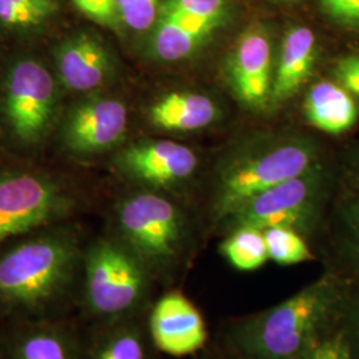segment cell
<instances>
[{
    "instance_id": "1",
    "label": "cell",
    "mask_w": 359,
    "mask_h": 359,
    "mask_svg": "<svg viewBox=\"0 0 359 359\" xmlns=\"http://www.w3.org/2000/svg\"><path fill=\"white\" fill-rule=\"evenodd\" d=\"M347 286L326 269L283 302L228 322L218 345L236 359H302L338 326Z\"/></svg>"
},
{
    "instance_id": "2",
    "label": "cell",
    "mask_w": 359,
    "mask_h": 359,
    "mask_svg": "<svg viewBox=\"0 0 359 359\" xmlns=\"http://www.w3.org/2000/svg\"><path fill=\"white\" fill-rule=\"evenodd\" d=\"M84 253L67 233H43L0 255V317L62 320L76 305Z\"/></svg>"
},
{
    "instance_id": "3",
    "label": "cell",
    "mask_w": 359,
    "mask_h": 359,
    "mask_svg": "<svg viewBox=\"0 0 359 359\" xmlns=\"http://www.w3.org/2000/svg\"><path fill=\"white\" fill-rule=\"evenodd\" d=\"M117 240L164 290L173 289L193 257V231L185 212L161 193H135L115 209Z\"/></svg>"
},
{
    "instance_id": "4",
    "label": "cell",
    "mask_w": 359,
    "mask_h": 359,
    "mask_svg": "<svg viewBox=\"0 0 359 359\" xmlns=\"http://www.w3.org/2000/svg\"><path fill=\"white\" fill-rule=\"evenodd\" d=\"M318 165L316 142L299 136H271L249 142L228 154L218 168L210 218L222 225L258 194Z\"/></svg>"
},
{
    "instance_id": "5",
    "label": "cell",
    "mask_w": 359,
    "mask_h": 359,
    "mask_svg": "<svg viewBox=\"0 0 359 359\" xmlns=\"http://www.w3.org/2000/svg\"><path fill=\"white\" fill-rule=\"evenodd\" d=\"M154 281L142 261L117 238H103L84 252L77 306L90 325L147 316Z\"/></svg>"
},
{
    "instance_id": "6",
    "label": "cell",
    "mask_w": 359,
    "mask_h": 359,
    "mask_svg": "<svg viewBox=\"0 0 359 359\" xmlns=\"http://www.w3.org/2000/svg\"><path fill=\"white\" fill-rule=\"evenodd\" d=\"M326 179L318 164L258 194L221 226L226 231L237 228H287L304 237L311 236L318 229L326 206Z\"/></svg>"
},
{
    "instance_id": "7",
    "label": "cell",
    "mask_w": 359,
    "mask_h": 359,
    "mask_svg": "<svg viewBox=\"0 0 359 359\" xmlns=\"http://www.w3.org/2000/svg\"><path fill=\"white\" fill-rule=\"evenodd\" d=\"M71 205L48 180L27 173L0 177V244L51 224Z\"/></svg>"
},
{
    "instance_id": "8",
    "label": "cell",
    "mask_w": 359,
    "mask_h": 359,
    "mask_svg": "<svg viewBox=\"0 0 359 359\" xmlns=\"http://www.w3.org/2000/svg\"><path fill=\"white\" fill-rule=\"evenodd\" d=\"M156 348L168 355H196L208 346L209 334L198 309L173 287L154 299L147 316Z\"/></svg>"
},
{
    "instance_id": "9",
    "label": "cell",
    "mask_w": 359,
    "mask_h": 359,
    "mask_svg": "<svg viewBox=\"0 0 359 359\" xmlns=\"http://www.w3.org/2000/svg\"><path fill=\"white\" fill-rule=\"evenodd\" d=\"M55 104V81L46 67L34 60L19 62L8 79L6 111L15 133L39 139L48 126Z\"/></svg>"
},
{
    "instance_id": "10",
    "label": "cell",
    "mask_w": 359,
    "mask_h": 359,
    "mask_svg": "<svg viewBox=\"0 0 359 359\" xmlns=\"http://www.w3.org/2000/svg\"><path fill=\"white\" fill-rule=\"evenodd\" d=\"M226 75L231 90L245 107L265 109L271 102L273 53L268 32L255 26L245 31L231 52Z\"/></svg>"
},
{
    "instance_id": "11",
    "label": "cell",
    "mask_w": 359,
    "mask_h": 359,
    "mask_svg": "<svg viewBox=\"0 0 359 359\" xmlns=\"http://www.w3.org/2000/svg\"><path fill=\"white\" fill-rule=\"evenodd\" d=\"M83 333L62 320L10 323L0 335V359H81Z\"/></svg>"
},
{
    "instance_id": "12",
    "label": "cell",
    "mask_w": 359,
    "mask_h": 359,
    "mask_svg": "<svg viewBox=\"0 0 359 359\" xmlns=\"http://www.w3.org/2000/svg\"><path fill=\"white\" fill-rule=\"evenodd\" d=\"M197 164L192 149L169 140L139 142L120 154V165L130 177L156 188H172L189 179Z\"/></svg>"
},
{
    "instance_id": "13",
    "label": "cell",
    "mask_w": 359,
    "mask_h": 359,
    "mask_svg": "<svg viewBox=\"0 0 359 359\" xmlns=\"http://www.w3.org/2000/svg\"><path fill=\"white\" fill-rule=\"evenodd\" d=\"M128 112L116 99H97L83 104L65 126L67 144L77 152H97L111 148L126 133Z\"/></svg>"
},
{
    "instance_id": "14",
    "label": "cell",
    "mask_w": 359,
    "mask_h": 359,
    "mask_svg": "<svg viewBox=\"0 0 359 359\" xmlns=\"http://www.w3.org/2000/svg\"><path fill=\"white\" fill-rule=\"evenodd\" d=\"M147 316L90 325L83 333L81 359H158Z\"/></svg>"
},
{
    "instance_id": "15",
    "label": "cell",
    "mask_w": 359,
    "mask_h": 359,
    "mask_svg": "<svg viewBox=\"0 0 359 359\" xmlns=\"http://www.w3.org/2000/svg\"><path fill=\"white\" fill-rule=\"evenodd\" d=\"M56 59L60 79L77 92L100 87L111 69V59L102 41L86 34L65 41Z\"/></svg>"
},
{
    "instance_id": "16",
    "label": "cell",
    "mask_w": 359,
    "mask_h": 359,
    "mask_svg": "<svg viewBox=\"0 0 359 359\" xmlns=\"http://www.w3.org/2000/svg\"><path fill=\"white\" fill-rule=\"evenodd\" d=\"M316 56L317 40L310 28L298 26L287 31L273 76L270 103H283L294 96L310 75Z\"/></svg>"
},
{
    "instance_id": "17",
    "label": "cell",
    "mask_w": 359,
    "mask_h": 359,
    "mask_svg": "<svg viewBox=\"0 0 359 359\" xmlns=\"http://www.w3.org/2000/svg\"><path fill=\"white\" fill-rule=\"evenodd\" d=\"M221 25L181 15L158 13L152 50L160 60L181 62L191 57Z\"/></svg>"
},
{
    "instance_id": "18",
    "label": "cell",
    "mask_w": 359,
    "mask_h": 359,
    "mask_svg": "<svg viewBox=\"0 0 359 359\" xmlns=\"http://www.w3.org/2000/svg\"><path fill=\"white\" fill-rule=\"evenodd\" d=\"M218 114L217 105L205 95L173 92L154 104L149 117L158 128L192 132L209 127Z\"/></svg>"
},
{
    "instance_id": "19",
    "label": "cell",
    "mask_w": 359,
    "mask_h": 359,
    "mask_svg": "<svg viewBox=\"0 0 359 359\" xmlns=\"http://www.w3.org/2000/svg\"><path fill=\"white\" fill-rule=\"evenodd\" d=\"M309 123L330 135H339L351 128L358 117L357 104L346 90L334 83L314 84L305 99Z\"/></svg>"
},
{
    "instance_id": "20",
    "label": "cell",
    "mask_w": 359,
    "mask_h": 359,
    "mask_svg": "<svg viewBox=\"0 0 359 359\" xmlns=\"http://www.w3.org/2000/svg\"><path fill=\"white\" fill-rule=\"evenodd\" d=\"M334 257L327 270L346 281H359V191L354 189L335 209Z\"/></svg>"
},
{
    "instance_id": "21",
    "label": "cell",
    "mask_w": 359,
    "mask_h": 359,
    "mask_svg": "<svg viewBox=\"0 0 359 359\" xmlns=\"http://www.w3.org/2000/svg\"><path fill=\"white\" fill-rule=\"evenodd\" d=\"M219 252L234 269L241 271L259 269L269 259L264 233L255 228L228 231Z\"/></svg>"
},
{
    "instance_id": "22",
    "label": "cell",
    "mask_w": 359,
    "mask_h": 359,
    "mask_svg": "<svg viewBox=\"0 0 359 359\" xmlns=\"http://www.w3.org/2000/svg\"><path fill=\"white\" fill-rule=\"evenodd\" d=\"M269 259L283 266L298 265L313 261L316 257L310 250L304 236L287 228L264 229Z\"/></svg>"
},
{
    "instance_id": "23",
    "label": "cell",
    "mask_w": 359,
    "mask_h": 359,
    "mask_svg": "<svg viewBox=\"0 0 359 359\" xmlns=\"http://www.w3.org/2000/svg\"><path fill=\"white\" fill-rule=\"evenodd\" d=\"M56 11V0H0V23L8 27L39 26Z\"/></svg>"
},
{
    "instance_id": "24",
    "label": "cell",
    "mask_w": 359,
    "mask_h": 359,
    "mask_svg": "<svg viewBox=\"0 0 359 359\" xmlns=\"http://www.w3.org/2000/svg\"><path fill=\"white\" fill-rule=\"evenodd\" d=\"M226 8V0H167L160 6L158 13L181 15L222 25Z\"/></svg>"
},
{
    "instance_id": "25",
    "label": "cell",
    "mask_w": 359,
    "mask_h": 359,
    "mask_svg": "<svg viewBox=\"0 0 359 359\" xmlns=\"http://www.w3.org/2000/svg\"><path fill=\"white\" fill-rule=\"evenodd\" d=\"M346 297L338 321V330L353 359H359V281H347Z\"/></svg>"
},
{
    "instance_id": "26",
    "label": "cell",
    "mask_w": 359,
    "mask_h": 359,
    "mask_svg": "<svg viewBox=\"0 0 359 359\" xmlns=\"http://www.w3.org/2000/svg\"><path fill=\"white\" fill-rule=\"evenodd\" d=\"M121 22L135 31H145L158 18V0H116Z\"/></svg>"
},
{
    "instance_id": "27",
    "label": "cell",
    "mask_w": 359,
    "mask_h": 359,
    "mask_svg": "<svg viewBox=\"0 0 359 359\" xmlns=\"http://www.w3.org/2000/svg\"><path fill=\"white\" fill-rule=\"evenodd\" d=\"M81 13L105 25L116 26L121 22L116 0H71Z\"/></svg>"
},
{
    "instance_id": "28",
    "label": "cell",
    "mask_w": 359,
    "mask_h": 359,
    "mask_svg": "<svg viewBox=\"0 0 359 359\" xmlns=\"http://www.w3.org/2000/svg\"><path fill=\"white\" fill-rule=\"evenodd\" d=\"M302 359H353L338 327L323 337Z\"/></svg>"
},
{
    "instance_id": "29",
    "label": "cell",
    "mask_w": 359,
    "mask_h": 359,
    "mask_svg": "<svg viewBox=\"0 0 359 359\" xmlns=\"http://www.w3.org/2000/svg\"><path fill=\"white\" fill-rule=\"evenodd\" d=\"M322 7L341 26L359 28V0H321Z\"/></svg>"
},
{
    "instance_id": "30",
    "label": "cell",
    "mask_w": 359,
    "mask_h": 359,
    "mask_svg": "<svg viewBox=\"0 0 359 359\" xmlns=\"http://www.w3.org/2000/svg\"><path fill=\"white\" fill-rule=\"evenodd\" d=\"M335 75L344 86V90L355 95L359 99L358 55H348L342 57L335 67Z\"/></svg>"
},
{
    "instance_id": "31",
    "label": "cell",
    "mask_w": 359,
    "mask_h": 359,
    "mask_svg": "<svg viewBox=\"0 0 359 359\" xmlns=\"http://www.w3.org/2000/svg\"><path fill=\"white\" fill-rule=\"evenodd\" d=\"M196 359H236L229 354L224 347L217 345L216 347L206 346L203 351L196 354Z\"/></svg>"
},
{
    "instance_id": "32",
    "label": "cell",
    "mask_w": 359,
    "mask_h": 359,
    "mask_svg": "<svg viewBox=\"0 0 359 359\" xmlns=\"http://www.w3.org/2000/svg\"><path fill=\"white\" fill-rule=\"evenodd\" d=\"M353 164H354V170H355V173H357V176H358V189L359 191V149H357L354 154H353Z\"/></svg>"
},
{
    "instance_id": "33",
    "label": "cell",
    "mask_w": 359,
    "mask_h": 359,
    "mask_svg": "<svg viewBox=\"0 0 359 359\" xmlns=\"http://www.w3.org/2000/svg\"><path fill=\"white\" fill-rule=\"evenodd\" d=\"M289 1H293V0H289Z\"/></svg>"
}]
</instances>
